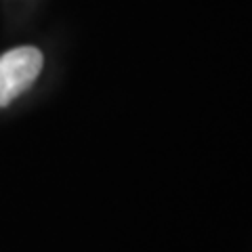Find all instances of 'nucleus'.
Masks as SVG:
<instances>
[{
	"label": "nucleus",
	"instance_id": "obj_1",
	"mask_svg": "<svg viewBox=\"0 0 252 252\" xmlns=\"http://www.w3.org/2000/svg\"><path fill=\"white\" fill-rule=\"evenodd\" d=\"M42 69V53L34 46H19L0 55V107L26 93Z\"/></svg>",
	"mask_w": 252,
	"mask_h": 252
}]
</instances>
